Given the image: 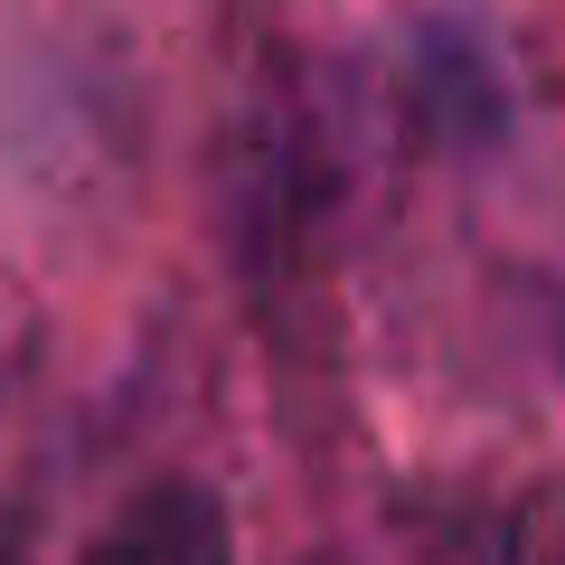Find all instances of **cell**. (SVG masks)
Listing matches in <instances>:
<instances>
[{
  "mask_svg": "<svg viewBox=\"0 0 565 565\" xmlns=\"http://www.w3.org/2000/svg\"><path fill=\"white\" fill-rule=\"evenodd\" d=\"M76 565H236V527H226V500L207 481L161 471L104 519V537Z\"/></svg>",
  "mask_w": 565,
  "mask_h": 565,
  "instance_id": "6da1fadb",
  "label": "cell"
},
{
  "mask_svg": "<svg viewBox=\"0 0 565 565\" xmlns=\"http://www.w3.org/2000/svg\"><path fill=\"white\" fill-rule=\"evenodd\" d=\"M0 565H39V500L0 490Z\"/></svg>",
  "mask_w": 565,
  "mask_h": 565,
  "instance_id": "7a4b0ae2",
  "label": "cell"
}]
</instances>
